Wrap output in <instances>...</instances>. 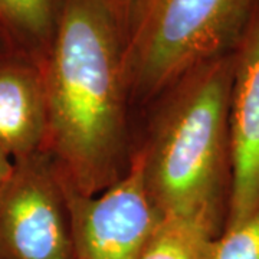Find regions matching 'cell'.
Listing matches in <instances>:
<instances>
[{"instance_id": "1", "label": "cell", "mask_w": 259, "mask_h": 259, "mask_svg": "<svg viewBox=\"0 0 259 259\" xmlns=\"http://www.w3.org/2000/svg\"><path fill=\"white\" fill-rule=\"evenodd\" d=\"M124 37L97 0H65L40 65L48 101V153L78 193L102 192L125 170Z\"/></svg>"}, {"instance_id": "2", "label": "cell", "mask_w": 259, "mask_h": 259, "mask_svg": "<svg viewBox=\"0 0 259 259\" xmlns=\"http://www.w3.org/2000/svg\"><path fill=\"white\" fill-rule=\"evenodd\" d=\"M233 52L182 76L139 151L148 194L160 216H177L218 236L232 186L229 100Z\"/></svg>"}, {"instance_id": "3", "label": "cell", "mask_w": 259, "mask_h": 259, "mask_svg": "<svg viewBox=\"0 0 259 259\" xmlns=\"http://www.w3.org/2000/svg\"><path fill=\"white\" fill-rule=\"evenodd\" d=\"M259 0H141L124 40L128 93L166 91L216 56L233 52Z\"/></svg>"}, {"instance_id": "4", "label": "cell", "mask_w": 259, "mask_h": 259, "mask_svg": "<svg viewBox=\"0 0 259 259\" xmlns=\"http://www.w3.org/2000/svg\"><path fill=\"white\" fill-rule=\"evenodd\" d=\"M61 179V176H59ZM72 241V259H137L160 221L144 180L141 156L102 192L78 193L61 179Z\"/></svg>"}, {"instance_id": "5", "label": "cell", "mask_w": 259, "mask_h": 259, "mask_svg": "<svg viewBox=\"0 0 259 259\" xmlns=\"http://www.w3.org/2000/svg\"><path fill=\"white\" fill-rule=\"evenodd\" d=\"M0 259H72L66 199L47 151L15 161L0 197Z\"/></svg>"}, {"instance_id": "6", "label": "cell", "mask_w": 259, "mask_h": 259, "mask_svg": "<svg viewBox=\"0 0 259 259\" xmlns=\"http://www.w3.org/2000/svg\"><path fill=\"white\" fill-rule=\"evenodd\" d=\"M229 134L232 186L223 229L259 207V3L233 49Z\"/></svg>"}, {"instance_id": "7", "label": "cell", "mask_w": 259, "mask_h": 259, "mask_svg": "<svg viewBox=\"0 0 259 259\" xmlns=\"http://www.w3.org/2000/svg\"><path fill=\"white\" fill-rule=\"evenodd\" d=\"M48 101L40 66L13 54L0 58V147L13 161L48 153Z\"/></svg>"}, {"instance_id": "8", "label": "cell", "mask_w": 259, "mask_h": 259, "mask_svg": "<svg viewBox=\"0 0 259 259\" xmlns=\"http://www.w3.org/2000/svg\"><path fill=\"white\" fill-rule=\"evenodd\" d=\"M65 0H0V30L10 54L44 64Z\"/></svg>"}, {"instance_id": "9", "label": "cell", "mask_w": 259, "mask_h": 259, "mask_svg": "<svg viewBox=\"0 0 259 259\" xmlns=\"http://www.w3.org/2000/svg\"><path fill=\"white\" fill-rule=\"evenodd\" d=\"M214 235L177 216H161L137 259H209Z\"/></svg>"}, {"instance_id": "10", "label": "cell", "mask_w": 259, "mask_h": 259, "mask_svg": "<svg viewBox=\"0 0 259 259\" xmlns=\"http://www.w3.org/2000/svg\"><path fill=\"white\" fill-rule=\"evenodd\" d=\"M209 259H259V207L214 238Z\"/></svg>"}, {"instance_id": "11", "label": "cell", "mask_w": 259, "mask_h": 259, "mask_svg": "<svg viewBox=\"0 0 259 259\" xmlns=\"http://www.w3.org/2000/svg\"><path fill=\"white\" fill-rule=\"evenodd\" d=\"M97 2L108 12V15L115 22L125 40L141 0H97Z\"/></svg>"}, {"instance_id": "12", "label": "cell", "mask_w": 259, "mask_h": 259, "mask_svg": "<svg viewBox=\"0 0 259 259\" xmlns=\"http://www.w3.org/2000/svg\"><path fill=\"white\" fill-rule=\"evenodd\" d=\"M15 161L9 157V154L0 147V197L9 183L12 173H13Z\"/></svg>"}, {"instance_id": "13", "label": "cell", "mask_w": 259, "mask_h": 259, "mask_svg": "<svg viewBox=\"0 0 259 259\" xmlns=\"http://www.w3.org/2000/svg\"><path fill=\"white\" fill-rule=\"evenodd\" d=\"M8 54H10L9 48H8V44H6V40H5V36H3V33H2V30H0V58L8 55Z\"/></svg>"}]
</instances>
